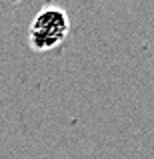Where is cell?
<instances>
[{
	"mask_svg": "<svg viewBox=\"0 0 154 159\" xmlns=\"http://www.w3.org/2000/svg\"><path fill=\"white\" fill-rule=\"evenodd\" d=\"M70 30L68 14L58 6H44L34 16L30 30H28V42L36 52H48L64 42Z\"/></svg>",
	"mask_w": 154,
	"mask_h": 159,
	"instance_id": "obj_1",
	"label": "cell"
}]
</instances>
